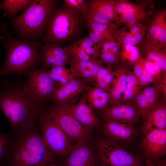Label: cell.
<instances>
[{"instance_id": "cell-1", "label": "cell", "mask_w": 166, "mask_h": 166, "mask_svg": "<svg viewBox=\"0 0 166 166\" xmlns=\"http://www.w3.org/2000/svg\"><path fill=\"white\" fill-rule=\"evenodd\" d=\"M46 106L32 97L25 82L19 81L9 84L6 80L0 82V110L15 134L38 121Z\"/></svg>"}, {"instance_id": "cell-2", "label": "cell", "mask_w": 166, "mask_h": 166, "mask_svg": "<svg viewBox=\"0 0 166 166\" xmlns=\"http://www.w3.org/2000/svg\"><path fill=\"white\" fill-rule=\"evenodd\" d=\"M56 157L42 140L38 121L15 134L2 159L7 166H45L54 163Z\"/></svg>"}, {"instance_id": "cell-3", "label": "cell", "mask_w": 166, "mask_h": 166, "mask_svg": "<svg viewBox=\"0 0 166 166\" xmlns=\"http://www.w3.org/2000/svg\"><path fill=\"white\" fill-rule=\"evenodd\" d=\"M4 34L0 36V44L5 48L4 63L0 69V77L10 74L26 75L31 69L42 63L39 47L41 42L13 37L6 23L1 26Z\"/></svg>"}, {"instance_id": "cell-4", "label": "cell", "mask_w": 166, "mask_h": 166, "mask_svg": "<svg viewBox=\"0 0 166 166\" xmlns=\"http://www.w3.org/2000/svg\"><path fill=\"white\" fill-rule=\"evenodd\" d=\"M85 28L81 14L63 4L50 13L40 40L62 46L82 37Z\"/></svg>"}, {"instance_id": "cell-5", "label": "cell", "mask_w": 166, "mask_h": 166, "mask_svg": "<svg viewBox=\"0 0 166 166\" xmlns=\"http://www.w3.org/2000/svg\"><path fill=\"white\" fill-rule=\"evenodd\" d=\"M56 0H34L11 23L20 39L37 41L43 36L45 23L52 10L57 6Z\"/></svg>"}, {"instance_id": "cell-6", "label": "cell", "mask_w": 166, "mask_h": 166, "mask_svg": "<svg viewBox=\"0 0 166 166\" xmlns=\"http://www.w3.org/2000/svg\"><path fill=\"white\" fill-rule=\"evenodd\" d=\"M38 121L41 136L47 148L57 157L67 156L73 144L45 108L41 112Z\"/></svg>"}, {"instance_id": "cell-7", "label": "cell", "mask_w": 166, "mask_h": 166, "mask_svg": "<svg viewBox=\"0 0 166 166\" xmlns=\"http://www.w3.org/2000/svg\"><path fill=\"white\" fill-rule=\"evenodd\" d=\"M96 147L100 166H142L138 157L111 139H100Z\"/></svg>"}, {"instance_id": "cell-8", "label": "cell", "mask_w": 166, "mask_h": 166, "mask_svg": "<svg viewBox=\"0 0 166 166\" xmlns=\"http://www.w3.org/2000/svg\"><path fill=\"white\" fill-rule=\"evenodd\" d=\"M150 2L147 1L133 2L128 0H116L114 10L119 19L114 23L119 27L122 25L128 26L139 22L146 25L153 11L147 10L153 6Z\"/></svg>"}, {"instance_id": "cell-9", "label": "cell", "mask_w": 166, "mask_h": 166, "mask_svg": "<svg viewBox=\"0 0 166 166\" xmlns=\"http://www.w3.org/2000/svg\"><path fill=\"white\" fill-rule=\"evenodd\" d=\"M26 75L25 85L31 97L37 103L45 104L50 101L58 83L50 77L43 67L33 68Z\"/></svg>"}, {"instance_id": "cell-10", "label": "cell", "mask_w": 166, "mask_h": 166, "mask_svg": "<svg viewBox=\"0 0 166 166\" xmlns=\"http://www.w3.org/2000/svg\"><path fill=\"white\" fill-rule=\"evenodd\" d=\"M45 109L59 124L72 143L91 137V131L79 122L63 104L53 103L46 106Z\"/></svg>"}, {"instance_id": "cell-11", "label": "cell", "mask_w": 166, "mask_h": 166, "mask_svg": "<svg viewBox=\"0 0 166 166\" xmlns=\"http://www.w3.org/2000/svg\"><path fill=\"white\" fill-rule=\"evenodd\" d=\"M65 163L64 166H100L91 137L74 143Z\"/></svg>"}, {"instance_id": "cell-12", "label": "cell", "mask_w": 166, "mask_h": 166, "mask_svg": "<svg viewBox=\"0 0 166 166\" xmlns=\"http://www.w3.org/2000/svg\"><path fill=\"white\" fill-rule=\"evenodd\" d=\"M86 11L81 14L84 22L110 24L119 19L115 12L116 0H88Z\"/></svg>"}, {"instance_id": "cell-13", "label": "cell", "mask_w": 166, "mask_h": 166, "mask_svg": "<svg viewBox=\"0 0 166 166\" xmlns=\"http://www.w3.org/2000/svg\"><path fill=\"white\" fill-rule=\"evenodd\" d=\"M140 149L145 159L156 164L166 154V129L152 131L143 136Z\"/></svg>"}, {"instance_id": "cell-14", "label": "cell", "mask_w": 166, "mask_h": 166, "mask_svg": "<svg viewBox=\"0 0 166 166\" xmlns=\"http://www.w3.org/2000/svg\"><path fill=\"white\" fill-rule=\"evenodd\" d=\"M147 29L143 41L157 45L166 49V10L153 11L146 24Z\"/></svg>"}, {"instance_id": "cell-15", "label": "cell", "mask_w": 166, "mask_h": 166, "mask_svg": "<svg viewBox=\"0 0 166 166\" xmlns=\"http://www.w3.org/2000/svg\"><path fill=\"white\" fill-rule=\"evenodd\" d=\"M101 112L102 116L105 119L112 120L134 126L141 118L134 101L121 103L109 107Z\"/></svg>"}, {"instance_id": "cell-16", "label": "cell", "mask_w": 166, "mask_h": 166, "mask_svg": "<svg viewBox=\"0 0 166 166\" xmlns=\"http://www.w3.org/2000/svg\"><path fill=\"white\" fill-rule=\"evenodd\" d=\"M63 104L79 122L90 131L99 125V119L87 103L85 94L75 104Z\"/></svg>"}, {"instance_id": "cell-17", "label": "cell", "mask_w": 166, "mask_h": 166, "mask_svg": "<svg viewBox=\"0 0 166 166\" xmlns=\"http://www.w3.org/2000/svg\"><path fill=\"white\" fill-rule=\"evenodd\" d=\"M103 128L108 138L118 143L130 141L138 133L135 126L108 119H105Z\"/></svg>"}, {"instance_id": "cell-18", "label": "cell", "mask_w": 166, "mask_h": 166, "mask_svg": "<svg viewBox=\"0 0 166 166\" xmlns=\"http://www.w3.org/2000/svg\"><path fill=\"white\" fill-rule=\"evenodd\" d=\"M70 68L71 73L86 83H93L95 76L104 64L99 58L88 60H81L70 57Z\"/></svg>"}, {"instance_id": "cell-19", "label": "cell", "mask_w": 166, "mask_h": 166, "mask_svg": "<svg viewBox=\"0 0 166 166\" xmlns=\"http://www.w3.org/2000/svg\"><path fill=\"white\" fill-rule=\"evenodd\" d=\"M89 87L85 81L75 78L65 85L57 86L49 101L57 104L67 103L69 99L87 90Z\"/></svg>"}, {"instance_id": "cell-20", "label": "cell", "mask_w": 166, "mask_h": 166, "mask_svg": "<svg viewBox=\"0 0 166 166\" xmlns=\"http://www.w3.org/2000/svg\"><path fill=\"white\" fill-rule=\"evenodd\" d=\"M130 70V66L121 62H119L113 70L114 77L109 92V107L121 103L126 86L127 75Z\"/></svg>"}, {"instance_id": "cell-21", "label": "cell", "mask_w": 166, "mask_h": 166, "mask_svg": "<svg viewBox=\"0 0 166 166\" xmlns=\"http://www.w3.org/2000/svg\"><path fill=\"white\" fill-rule=\"evenodd\" d=\"M158 103L143 121L142 128L143 136L152 131L166 129V98Z\"/></svg>"}, {"instance_id": "cell-22", "label": "cell", "mask_w": 166, "mask_h": 166, "mask_svg": "<svg viewBox=\"0 0 166 166\" xmlns=\"http://www.w3.org/2000/svg\"><path fill=\"white\" fill-rule=\"evenodd\" d=\"M138 46L144 58L155 61L159 66L162 73H166V49L144 41Z\"/></svg>"}, {"instance_id": "cell-23", "label": "cell", "mask_w": 166, "mask_h": 166, "mask_svg": "<svg viewBox=\"0 0 166 166\" xmlns=\"http://www.w3.org/2000/svg\"><path fill=\"white\" fill-rule=\"evenodd\" d=\"M85 95L86 101L92 109L101 110L108 107L110 100L109 92L94 86L87 90Z\"/></svg>"}, {"instance_id": "cell-24", "label": "cell", "mask_w": 166, "mask_h": 166, "mask_svg": "<svg viewBox=\"0 0 166 166\" xmlns=\"http://www.w3.org/2000/svg\"><path fill=\"white\" fill-rule=\"evenodd\" d=\"M142 88L143 86L138 78L132 71L130 70L127 75L126 86L121 103L134 101Z\"/></svg>"}, {"instance_id": "cell-25", "label": "cell", "mask_w": 166, "mask_h": 166, "mask_svg": "<svg viewBox=\"0 0 166 166\" xmlns=\"http://www.w3.org/2000/svg\"><path fill=\"white\" fill-rule=\"evenodd\" d=\"M132 66V71L139 80L143 87L148 85L149 84H153L156 82V79L145 68L144 58L141 53Z\"/></svg>"}, {"instance_id": "cell-26", "label": "cell", "mask_w": 166, "mask_h": 166, "mask_svg": "<svg viewBox=\"0 0 166 166\" xmlns=\"http://www.w3.org/2000/svg\"><path fill=\"white\" fill-rule=\"evenodd\" d=\"M127 27L117 30L114 33L117 41L120 44H128L138 46L142 44L145 36L136 34L126 30Z\"/></svg>"}, {"instance_id": "cell-27", "label": "cell", "mask_w": 166, "mask_h": 166, "mask_svg": "<svg viewBox=\"0 0 166 166\" xmlns=\"http://www.w3.org/2000/svg\"><path fill=\"white\" fill-rule=\"evenodd\" d=\"M140 55L138 46L128 44L121 45L119 58L121 62L124 64L133 65Z\"/></svg>"}, {"instance_id": "cell-28", "label": "cell", "mask_w": 166, "mask_h": 166, "mask_svg": "<svg viewBox=\"0 0 166 166\" xmlns=\"http://www.w3.org/2000/svg\"><path fill=\"white\" fill-rule=\"evenodd\" d=\"M141 92L144 95L148 110L150 112L158 105L161 93L158 82L142 88Z\"/></svg>"}, {"instance_id": "cell-29", "label": "cell", "mask_w": 166, "mask_h": 166, "mask_svg": "<svg viewBox=\"0 0 166 166\" xmlns=\"http://www.w3.org/2000/svg\"><path fill=\"white\" fill-rule=\"evenodd\" d=\"M114 77L113 71L102 67L95 76L93 82L94 86L109 92Z\"/></svg>"}, {"instance_id": "cell-30", "label": "cell", "mask_w": 166, "mask_h": 166, "mask_svg": "<svg viewBox=\"0 0 166 166\" xmlns=\"http://www.w3.org/2000/svg\"><path fill=\"white\" fill-rule=\"evenodd\" d=\"M47 71L50 77L58 83L57 86L65 85L75 78L71 73L69 69L65 66H55Z\"/></svg>"}, {"instance_id": "cell-31", "label": "cell", "mask_w": 166, "mask_h": 166, "mask_svg": "<svg viewBox=\"0 0 166 166\" xmlns=\"http://www.w3.org/2000/svg\"><path fill=\"white\" fill-rule=\"evenodd\" d=\"M30 0H5L0 3V9L4 10L6 14L12 18L18 11L25 10L30 4Z\"/></svg>"}, {"instance_id": "cell-32", "label": "cell", "mask_w": 166, "mask_h": 166, "mask_svg": "<svg viewBox=\"0 0 166 166\" xmlns=\"http://www.w3.org/2000/svg\"><path fill=\"white\" fill-rule=\"evenodd\" d=\"M96 45L87 35L75 40L65 47L67 49L68 53L76 50H85L88 48Z\"/></svg>"}, {"instance_id": "cell-33", "label": "cell", "mask_w": 166, "mask_h": 166, "mask_svg": "<svg viewBox=\"0 0 166 166\" xmlns=\"http://www.w3.org/2000/svg\"><path fill=\"white\" fill-rule=\"evenodd\" d=\"M97 46L100 51L119 55L121 45L114 38L106 39Z\"/></svg>"}, {"instance_id": "cell-34", "label": "cell", "mask_w": 166, "mask_h": 166, "mask_svg": "<svg viewBox=\"0 0 166 166\" xmlns=\"http://www.w3.org/2000/svg\"><path fill=\"white\" fill-rule=\"evenodd\" d=\"M100 51L99 58L106 65L107 69L113 71L119 63V55L102 51Z\"/></svg>"}, {"instance_id": "cell-35", "label": "cell", "mask_w": 166, "mask_h": 166, "mask_svg": "<svg viewBox=\"0 0 166 166\" xmlns=\"http://www.w3.org/2000/svg\"><path fill=\"white\" fill-rule=\"evenodd\" d=\"M112 23L109 24L97 22H84V26L87 31H92L110 33V26Z\"/></svg>"}, {"instance_id": "cell-36", "label": "cell", "mask_w": 166, "mask_h": 166, "mask_svg": "<svg viewBox=\"0 0 166 166\" xmlns=\"http://www.w3.org/2000/svg\"><path fill=\"white\" fill-rule=\"evenodd\" d=\"M144 63L147 69L156 79V82H159L162 73L159 66L155 61L144 58Z\"/></svg>"}, {"instance_id": "cell-37", "label": "cell", "mask_w": 166, "mask_h": 166, "mask_svg": "<svg viewBox=\"0 0 166 166\" xmlns=\"http://www.w3.org/2000/svg\"><path fill=\"white\" fill-rule=\"evenodd\" d=\"M14 135L0 132V160L5 155Z\"/></svg>"}, {"instance_id": "cell-38", "label": "cell", "mask_w": 166, "mask_h": 166, "mask_svg": "<svg viewBox=\"0 0 166 166\" xmlns=\"http://www.w3.org/2000/svg\"><path fill=\"white\" fill-rule=\"evenodd\" d=\"M63 4L81 14L86 11L87 7L86 1L85 0H65Z\"/></svg>"}, {"instance_id": "cell-39", "label": "cell", "mask_w": 166, "mask_h": 166, "mask_svg": "<svg viewBox=\"0 0 166 166\" xmlns=\"http://www.w3.org/2000/svg\"><path fill=\"white\" fill-rule=\"evenodd\" d=\"M85 52L93 59L99 58L100 51L97 45H95L86 49Z\"/></svg>"}, {"instance_id": "cell-40", "label": "cell", "mask_w": 166, "mask_h": 166, "mask_svg": "<svg viewBox=\"0 0 166 166\" xmlns=\"http://www.w3.org/2000/svg\"><path fill=\"white\" fill-rule=\"evenodd\" d=\"M161 93L164 98L166 96V73H162L161 79L159 82Z\"/></svg>"}, {"instance_id": "cell-41", "label": "cell", "mask_w": 166, "mask_h": 166, "mask_svg": "<svg viewBox=\"0 0 166 166\" xmlns=\"http://www.w3.org/2000/svg\"><path fill=\"white\" fill-rule=\"evenodd\" d=\"M145 160L147 166H157L156 164H155L148 159H145Z\"/></svg>"}, {"instance_id": "cell-42", "label": "cell", "mask_w": 166, "mask_h": 166, "mask_svg": "<svg viewBox=\"0 0 166 166\" xmlns=\"http://www.w3.org/2000/svg\"><path fill=\"white\" fill-rule=\"evenodd\" d=\"M45 166H63L54 163H51L48 164Z\"/></svg>"}]
</instances>
